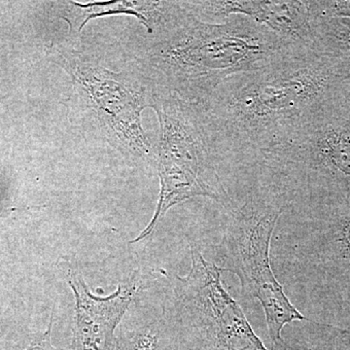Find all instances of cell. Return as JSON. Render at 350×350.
Listing matches in <instances>:
<instances>
[{
	"label": "cell",
	"instance_id": "1",
	"mask_svg": "<svg viewBox=\"0 0 350 350\" xmlns=\"http://www.w3.org/2000/svg\"><path fill=\"white\" fill-rule=\"evenodd\" d=\"M350 77V53L317 41L288 45L256 68L227 78L195 108L217 174L256 167L288 131Z\"/></svg>",
	"mask_w": 350,
	"mask_h": 350
},
{
	"label": "cell",
	"instance_id": "2",
	"mask_svg": "<svg viewBox=\"0 0 350 350\" xmlns=\"http://www.w3.org/2000/svg\"><path fill=\"white\" fill-rule=\"evenodd\" d=\"M288 45L266 25L245 16L215 25L188 14L159 34L149 64L165 91L176 90L199 109L227 78L256 68Z\"/></svg>",
	"mask_w": 350,
	"mask_h": 350
},
{
	"label": "cell",
	"instance_id": "3",
	"mask_svg": "<svg viewBox=\"0 0 350 350\" xmlns=\"http://www.w3.org/2000/svg\"><path fill=\"white\" fill-rule=\"evenodd\" d=\"M221 185L220 202L228 211L221 271L239 276L243 296L261 303L275 347L287 324L308 321L290 303L271 267V243L286 207L284 200L256 169L230 175Z\"/></svg>",
	"mask_w": 350,
	"mask_h": 350
},
{
	"label": "cell",
	"instance_id": "4",
	"mask_svg": "<svg viewBox=\"0 0 350 350\" xmlns=\"http://www.w3.org/2000/svg\"><path fill=\"white\" fill-rule=\"evenodd\" d=\"M159 119L160 197L150 224L133 243L150 236L159 220L175 204L198 196L219 202L222 195L217 172L197 121L178 112L163 113Z\"/></svg>",
	"mask_w": 350,
	"mask_h": 350
},
{
	"label": "cell",
	"instance_id": "5",
	"mask_svg": "<svg viewBox=\"0 0 350 350\" xmlns=\"http://www.w3.org/2000/svg\"><path fill=\"white\" fill-rule=\"evenodd\" d=\"M184 283V298L195 312L204 350H269L246 319L238 301L226 291L221 269L192 250V268Z\"/></svg>",
	"mask_w": 350,
	"mask_h": 350
},
{
	"label": "cell",
	"instance_id": "6",
	"mask_svg": "<svg viewBox=\"0 0 350 350\" xmlns=\"http://www.w3.org/2000/svg\"><path fill=\"white\" fill-rule=\"evenodd\" d=\"M73 76L89 107L100 114L117 137L138 153H150V144L140 123V114L146 107L144 96L130 91L105 69L77 68Z\"/></svg>",
	"mask_w": 350,
	"mask_h": 350
},
{
	"label": "cell",
	"instance_id": "7",
	"mask_svg": "<svg viewBox=\"0 0 350 350\" xmlns=\"http://www.w3.org/2000/svg\"><path fill=\"white\" fill-rule=\"evenodd\" d=\"M76 300V319L70 350H112L113 336L133 297L131 286H119L107 298L90 293L79 275L69 280Z\"/></svg>",
	"mask_w": 350,
	"mask_h": 350
},
{
	"label": "cell",
	"instance_id": "8",
	"mask_svg": "<svg viewBox=\"0 0 350 350\" xmlns=\"http://www.w3.org/2000/svg\"><path fill=\"white\" fill-rule=\"evenodd\" d=\"M266 25L290 45L314 46L317 44L312 27V15L306 1H259L251 18Z\"/></svg>",
	"mask_w": 350,
	"mask_h": 350
},
{
	"label": "cell",
	"instance_id": "9",
	"mask_svg": "<svg viewBox=\"0 0 350 350\" xmlns=\"http://www.w3.org/2000/svg\"><path fill=\"white\" fill-rule=\"evenodd\" d=\"M257 0H216V1L181 2L182 6L196 19L208 24H223L232 16L252 18Z\"/></svg>",
	"mask_w": 350,
	"mask_h": 350
},
{
	"label": "cell",
	"instance_id": "10",
	"mask_svg": "<svg viewBox=\"0 0 350 350\" xmlns=\"http://www.w3.org/2000/svg\"><path fill=\"white\" fill-rule=\"evenodd\" d=\"M315 38L333 49L350 53V19L312 17Z\"/></svg>",
	"mask_w": 350,
	"mask_h": 350
},
{
	"label": "cell",
	"instance_id": "11",
	"mask_svg": "<svg viewBox=\"0 0 350 350\" xmlns=\"http://www.w3.org/2000/svg\"><path fill=\"white\" fill-rule=\"evenodd\" d=\"M158 336L156 332L148 331L135 336L120 347L119 350H156Z\"/></svg>",
	"mask_w": 350,
	"mask_h": 350
},
{
	"label": "cell",
	"instance_id": "12",
	"mask_svg": "<svg viewBox=\"0 0 350 350\" xmlns=\"http://www.w3.org/2000/svg\"><path fill=\"white\" fill-rule=\"evenodd\" d=\"M336 100L350 119V77L349 79L345 80L338 87L337 93H336Z\"/></svg>",
	"mask_w": 350,
	"mask_h": 350
},
{
	"label": "cell",
	"instance_id": "13",
	"mask_svg": "<svg viewBox=\"0 0 350 350\" xmlns=\"http://www.w3.org/2000/svg\"><path fill=\"white\" fill-rule=\"evenodd\" d=\"M51 326L39 340L25 350H55L50 342Z\"/></svg>",
	"mask_w": 350,
	"mask_h": 350
},
{
	"label": "cell",
	"instance_id": "14",
	"mask_svg": "<svg viewBox=\"0 0 350 350\" xmlns=\"http://www.w3.org/2000/svg\"><path fill=\"white\" fill-rule=\"evenodd\" d=\"M342 238H345V243L347 245V250L350 252V215L344 220V225L342 228Z\"/></svg>",
	"mask_w": 350,
	"mask_h": 350
}]
</instances>
